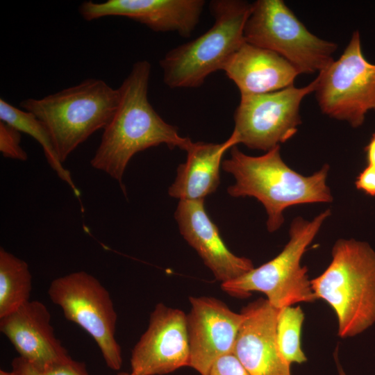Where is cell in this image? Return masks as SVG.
Wrapping results in <instances>:
<instances>
[{
    "label": "cell",
    "instance_id": "obj_14",
    "mask_svg": "<svg viewBox=\"0 0 375 375\" xmlns=\"http://www.w3.org/2000/svg\"><path fill=\"white\" fill-rule=\"evenodd\" d=\"M277 308L267 299L244 307L233 353L249 375H291L290 364L282 356L276 338Z\"/></svg>",
    "mask_w": 375,
    "mask_h": 375
},
{
    "label": "cell",
    "instance_id": "obj_17",
    "mask_svg": "<svg viewBox=\"0 0 375 375\" xmlns=\"http://www.w3.org/2000/svg\"><path fill=\"white\" fill-rule=\"evenodd\" d=\"M240 95L280 90L294 85L300 73L287 60L272 51L247 42L235 51L223 69Z\"/></svg>",
    "mask_w": 375,
    "mask_h": 375
},
{
    "label": "cell",
    "instance_id": "obj_21",
    "mask_svg": "<svg viewBox=\"0 0 375 375\" xmlns=\"http://www.w3.org/2000/svg\"><path fill=\"white\" fill-rule=\"evenodd\" d=\"M303 320L304 314L299 306H285L278 310L277 342L282 356L290 365L307 360L301 343Z\"/></svg>",
    "mask_w": 375,
    "mask_h": 375
},
{
    "label": "cell",
    "instance_id": "obj_3",
    "mask_svg": "<svg viewBox=\"0 0 375 375\" xmlns=\"http://www.w3.org/2000/svg\"><path fill=\"white\" fill-rule=\"evenodd\" d=\"M326 269L310 280L317 299L334 310L342 338L362 333L375 322V252L365 242L339 239Z\"/></svg>",
    "mask_w": 375,
    "mask_h": 375
},
{
    "label": "cell",
    "instance_id": "obj_19",
    "mask_svg": "<svg viewBox=\"0 0 375 375\" xmlns=\"http://www.w3.org/2000/svg\"><path fill=\"white\" fill-rule=\"evenodd\" d=\"M0 121L37 140L42 146L46 159L52 169L71 188L76 197L81 196V192L74 183L70 172L63 167L62 162L59 160L46 126L35 115L19 109L1 98Z\"/></svg>",
    "mask_w": 375,
    "mask_h": 375
},
{
    "label": "cell",
    "instance_id": "obj_8",
    "mask_svg": "<svg viewBox=\"0 0 375 375\" xmlns=\"http://www.w3.org/2000/svg\"><path fill=\"white\" fill-rule=\"evenodd\" d=\"M48 295L67 320L94 339L107 367L119 370L123 359L115 338L117 315L110 294L101 283L85 271L74 272L53 280Z\"/></svg>",
    "mask_w": 375,
    "mask_h": 375
},
{
    "label": "cell",
    "instance_id": "obj_25",
    "mask_svg": "<svg viewBox=\"0 0 375 375\" xmlns=\"http://www.w3.org/2000/svg\"><path fill=\"white\" fill-rule=\"evenodd\" d=\"M358 190L365 194L375 196V167L367 165L358 175L355 181Z\"/></svg>",
    "mask_w": 375,
    "mask_h": 375
},
{
    "label": "cell",
    "instance_id": "obj_2",
    "mask_svg": "<svg viewBox=\"0 0 375 375\" xmlns=\"http://www.w3.org/2000/svg\"><path fill=\"white\" fill-rule=\"evenodd\" d=\"M230 153V157L222 163V169L235 179V184L227 189L228 194L258 199L267 212V228L270 233L283 225V212L288 207L333 201L326 184L327 164L313 174L303 176L283 161L280 145L260 156L246 155L236 146Z\"/></svg>",
    "mask_w": 375,
    "mask_h": 375
},
{
    "label": "cell",
    "instance_id": "obj_4",
    "mask_svg": "<svg viewBox=\"0 0 375 375\" xmlns=\"http://www.w3.org/2000/svg\"><path fill=\"white\" fill-rule=\"evenodd\" d=\"M119 99L118 88L88 78L40 99H26L19 106L44 124L63 162L90 135L106 126Z\"/></svg>",
    "mask_w": 375,
    "mask_h": 375
},
{
    "label": "cell",
    "instance_id": "obj_24",
    "mask_svg": "<svg viewBox=\"0 0 375 375\" xmlns=\"http://www.w3.org/2000/svg\"><path fill=\"white\" fill-rule=\"evenodd\" d=\"M208 375H249L233 353L219 358L211 366Z\"/></svg>",
    "mask_w": 375,
    "mask_h": 375
},
{
    "label": "cell",
    "instance_id": "obj_7",
    "mask_svg": "<svg viewBox=\"0 0 375 375\" xmlns=\"http://www.w3.org/2000/svg\"><path fill=\"white\" fill-rule=\"evenodd\" d=\"M245 41L280 55L301 74H318L333 61L335 43L312 34L282 0L251 3Z\"/></svg>",
    "mask_w": 375,
    "mask_h": 375
},
{
    "label": "cell",
    "instance_id": "obj_6",
    "mask_svg": "<svg viewBox=\"0 0 375 375\" xmlns=\"http://www.w3.org/2000/svg\"><path fill=\"white\" fill-rule=\"evenodd\" d=\"M331 214L327 209L310 221L301 217L294 218L289 230L290 239L275 258L237 278L221 283L222 289L240 298L247 297L252 292H260L277 309L316 300L307 268L301 261Z\"/></svg>",
    "mask_w": 375,
    "mask_h": 375
},
{
    "label": "cell",
    "instance_id": "obj_1",
    "mask_svg": "<svg viewBox=\"0 0 375 375\" xmlns=\"http://www.w3.org/2000/svg\"><path fill=\"white\" fill-rule=\"evenodd\" d=\"M151 65L135 62L118 88L119 99L110 121L103 128L100 143L91 159L92 167L102 171L120 184L126 166L137 153L165 144L169 149L187 151L192 143L167 123L148 99Z\"/></svg>",
    "mask_w": 375,
    "mask_h": 375
},
{
    "label": "cell",
    "instance_id": "obj_23",
    "mask_svg": "<svg viewBox=\"0 0 375 375\" xmlns=\"http://www.w3.org/2000/svg\"><path fill=\"white\" fill-rule=\"evenodd\" d=\"M20 133L14 127L0 121V151L3 157L19 161L28 159L26 152L20 145Z\"/></svg>",
    "mask_w": 375,
    "mask_h": 375
},
{
    "label": "cell",
    "instance_id": "obj_28",
    "mask_svg": "<svg viewBox=\"0 0 375 375\" xmlns=\"http://www.w3.org/2000/svg\"><path fill=\"white\" fill-rule=\"evenodd\" d=\"M117 375H133L132 373L131 372H120V373H118Z\"/></svg>",
    "mask_w": 375,
    "mask_h": 375
},
{
    "label": "cell",
    "instance_id": "obj_13",
    "mask_svg": "<svg viewBox=\"0 0 375 375\" xmlns=\"http://www.w3.org/2000/svg\"><path fill=\"white\" fill-rule=\"evenodd\" d=\"M206 2L203 0L86 1L78 12L86 21L109 16L125 17L156 32L173 31L187 38L198 24Z\"/></svg>",
    "mask_w": 375,
    "mask_h": 375
},
{
    "label": "cell",
    "instance_id": "obj_18",
    "mask_svg": "<svg viewBox=\"0 0 375 375\" xmlns=\"http://www.w3.org/2000/svg\"><path fill=\"white\" fill-rule=\"evenodd\" d=\"M236 145L231 135L222 143L192 142L186 151V161L177 168L176 179L168 190L169 195L180 200H204L219 185L224 154Z\"/></svg>",
    "mask_w": 375,
    "mask_h": 375
},
{
    "label": "cell",
    "instance_id": "obj_9",
    "mask_svg": "<svg viewBox=\"0 0 375 375\" xmlns=\"http://www.w3.org/2000/svg\"><path fill=\"white\" fill-rule=\"evenodd\" d=\"M315 97L323 114L357 128L375 111V64L364 56L358 31L340 57L316 77Z\"/></svg>",
    "mask_w": 375,
    "mask_h": 375
},
{
    "label": "cell",
    "instance_id": "obj_11",
    "mask_svg": "<svg viewBox=\"0 0 375 375\" xmlns=\"http://www.w3.org/2000/svg\"><path fill=\"white\" fill-rule=\"evenodd\" d=\"M186 314L164 303L156 305L147 330L131 351L133 375H164L189 367Z\"/></svg>",
    "mask_w": 375,
    "mask_h": 375
},
{
    "label": "cell",
    "instance_id": "obj_22",
    "mask_svg": "<svg viewBox=\"0 0 375 375\" xmlns=\"http://www.w3.org/2000/svg\"><path fill=\"white\" fill-rule=\"evenodd\" d=\"M11 367V375H90L84 362L72 358L38 369L18 356L12 360Z\"/></svg>",
    "mask_w": 375,
    "mask_h": 375
},
{
    "label": "cell",
    "instance_id": "obj_12",
    "mask_svg": "<svg viewBox=\"0 0 375 375\" xmlns=\"http://www.w3.org/2000/svg\"><path fill=\"white\" fill-rule=\"evenodd\" d=\"M186 326L190 345L189 367L208 375L212 364L233 352L244 315L211 297H190Z\"/></svg>",
    "mask_w": 375,
    "mask_h": 375
},
{
    "label": "cell",
    "instance_id": "obj_27",
    "mask_svg": "<svg viewBox=\"0 0 375 375\" xmlns=\"http://www.w3.org/2000/svg\"><path fill=\"white\" fill-rule=\"evenodd\" d=\"M0 375H11L10 372H6L4 370L1 369L0 370Z\"/></svg>",
    "mask_w": 375,
    "mask_h": 375
},
{
    "label": "cell",
    "instance_id": "obj_16",
    "mask_svg": "<svg viewBox=\"0 0 375 375\" xmlns=\"http://www.w3.org/2000/svg\"><path fill=\"white\" fill-rule=\"evenodd\" d=\"M0 331L19 356L35 368L43 369L72 358L55 335L48 308L39 301L30 300L1 317Z\"/></svg>",
    "mask_w": 375,
    "mask_h": 375
},
{
    "label": "cell",
    "instance_id": "obj_10",
    "mask_svg": "<svg viewBox=\"0 0 375 375\" xmlns=\"http://www.w3.org/2000/svg\"><path fill=\"white\" fill-rule=\"evenodd\" d=\"M317 80L308 85L258 94L241 95L234 112L231 135L236 144L268 151L291 139L301 124L303 99L315 92Z\"/></svg>",
    "mask_w": 375,
    "mask_h": 375
},
{
    "label": "cell",
    "instance_id": "obj_20",
    "mask_svg": "<svg viewBox=\"0 0 375 375\" xmlns=\"http://www.w3.org/2000/svg\"><path fill=\"white\" fill-rule=\"evenodd\" d=\"M32 275L26 261L0 248V318L30 301Z\"/></svg>",
    "mask_w": 375,
    "mask_h": 375
},
{
    "label": "cell",
    "instance_id": "obj_5",
    "mask_svg": "<svg viewBox=\"0 0 375 375\" xmlns=\"http://www.w3.org/2000/svg\"><path fill=\"white\" fill-rule=\"evenodd\" d=\"M252 3L242 0H213L215 22L198 38L168 51L160 60L163 82L171 88L201 86L211 74L223 70L244 43V28Z\"/></svg>",
    "mask_w": 375,
    "mask_h": 375
},
{
    "label": "cell",
    "instance_id": "obj_26",
    "mask_svg": "<svg viewBox=\"0 0 375 375\" xmlns=\"http://www.w3.org/2000/svg\"><path fill=\"white\" fill-rule=\"evenodd\" d=\"M365 152L367 165L375 167V131L365 147Z\"/></svg>",
    "mask_w": 375,
    "mask_h": 375
},
{
    "label": "cell",
    "instance_id": "obj_15",
    "mask_svg": "<svg viewBox=\"0 0 375 375\" xmlns=\"http://www.w3.org/2000/svg\"><path fill=\"white\" fill-rule=\"evenodd\" d=\"M174 217L183 238L221 283L254 268L250 259L235 255L226 247L206 212L204 200H180Z\"/></svg>",
    "mask_w": 375,
    "mask_h": 375
},
{
    "label": "cell",
    "instance_id": "obj_29",
    "mask_svg": "<svg viewBox=\"0 0 375 375\" xmlns=\"http://www.w3.org/2000/svg\"><path fill=\"white\" fill-rule=\"evenodd\" d=\"M339 375H346L341 367H339Z\"/></svg>",
    "mask_w": 375,
    "mask_h": 375
}]
</instances>
